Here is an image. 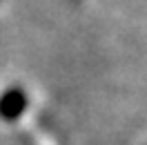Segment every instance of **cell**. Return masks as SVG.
<instances>
[{
    "instance_id": "6da1fadb",
    "label": "cell",
    "mask_w": 147,
    "mask_h": 145,
    "mask_svg": "<svg viewBox=\"0 0 147 145\" xmlns=\"http://www.w3.org/2000/svg\"><path fill=\"white\" fill-rule=\"evenodd\" d=\"M27 105H29L27 91L18 85H13L0 94V118L7 123H13L27 112Z\"/></svg>"
}]
</instances>
